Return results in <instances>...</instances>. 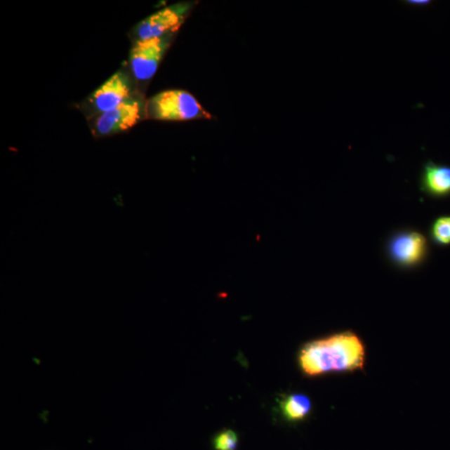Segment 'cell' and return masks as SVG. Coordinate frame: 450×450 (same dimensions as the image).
I'll use <instances>...</instances> for the list:
<instances>
[{
    "label": "cell",
    "mask_w": 450,
    "mask_h": 450,
    "mask_svg": "<svg viewBox=\"0 0 450 450\" xmlns=\"http://www.w3.org/2000/svg\"><path fill=\"white\" fill-rule=\"evenodd\" d=\"M364 360L363 342L351 331L310 342L300 354L302 371L309 376L359 371L364 368Z\"/></svg>",
    "instance_id": "6da1fadb"
},
{
    "label": "cell",
    "mask_w": 450,
    "mask_h": 450,
    "mask_svg": "<svg viewBox=\"0 0 450 450\" xmlns=\"http://www.w3.org/2000/svg\"><path fill=\"white\" fill-rule=\"evenodd\" d=\"M148 110L151 118L166 121L212 118L194 95L181 90L158 93L149 101Z\"/></svg>",
    "instance_id": "7a4b0ae2"
},
{
    "label": "cell",
    "mask_w": 450,
    "mask_h": 450,
    "mask_svg": "<svg viewBox=\"0 0 450 450\" xmlns=\"http://www.w3.org/2000/svg\"><path fill=\"white\" fill-rule=\"evenodd\" d=\"M385 253L392 265L411 270L424 264L430 253V244L421 231L403 229L394 232L385 245Z\"/></svg>",
    "instance_id": "3957f363"
},
{
    "label": "cell",
    "mask_w": 450,
    "mask_h": 450,
    "mask_svg": "<svg viewBox=\"0 0 450 450\" xmlns=\"http://www.w3.org/2000/svg\"><path fill=\"white\" fill-rule=\"evenodd\" d=\"M167 37L139 39L133 44L131 52V70L140 81H148L157 72L171 44Z\"/></svg>",
    "instance_id": "277c9868"
},
{
    "label": "cell",
    "mask_w": 450,
    "mask_h": 450,
    "mask_svg": "<svg viewBox=\"0 0 450 450\" xmlns=\"http://www.w3.org/2000/svg\"><path fill=\"white\" fill-rule=\"evenodd\" d=\"M190 6V4H179L154 13L138 26V37L140 39L171 37L184 24Z\"/></svg>",
    "instance_id": "5b68a950"
},
{
    "label": "cell",
    "mask_w": 450,
    "mask_h": 450,
    "mask_svg": "<svg viewBox=\"0 0 450 450\" xmlns=\"http://www.w3.org/2000/svg\"><path fill=\"white\" fill-rule=\"evenodd\" d=\"M140 119V102L128 100L116 108L100 114L95 121V131L100 136L114 135L135 126Z\"/></svg>",
    "instance_id": "8992f818"
},
{
    "label": "cell",
    "mask_w": 450,
    "mask_h": 450,
    "mask_svg": "<svg viewBox=\"0 0 450 450\" xmlns=\"http://www.w3.org/2000/svg\"><path fill=\"white\" fill-rule=\"evenodd\" d=\"M131 86L121 72L112 75L93 93L92 103L98 112L103 114L129 100Z\"/></svg>",
    "instance_id": "52a82bcc"
},
{
    "label": "cell",
    "mask_w": 450,
    "mask_h": 450,
    "mask_svg": "<svg viewBox=\"0 0 450 450\" xmlns=\"http://www.w3.org/2000/svg\"><path fill=\"white\" fill-rule=\"evenodd\" d=\"M420 190L428 197L443 199L450 197V166L432 160L423 164Z\"/></svg>",
    "instance_id": "ba28073f"
},
{
    "label": "cell",
    "mask_w": 450,
    "mask_h": 450,
    "mask_svg": "<svg viewBox=\"0 0 450 450\" xmlns=\"http://www.w3.org/2000/svg\"><path fill=\"white\" fill-rule=\"evenodd\" d=\"M311 401L305 395L295 394L288 396L282 402L285 418L289 421H300L311 411Z\"/></svg>",
    "instance_id": "9c48e42d"
},
{
    "label": "cell",
    "mask_w": 450,
    "mask_h": 450,
    "mask_svg": "<svg viewBox=\"0 0 450 450\" xmlns=\"http://www.w3.org/2000/svg\"><path fill=\"white\" fill-rule=\"evenodd\" d=\"M429 237L436 246H450V215L440 216L431 223Z\"/></svg>",
    "instance_id": "30bf717a"
},
{
    "label": "cell",
    "mask_w": 450,
    "mask_h": 450,
    "mask_svg": "<svg viewBox=\"0 0 450 450\" xmlns=\"http://www.w3.org/2000/svg\"><path fill=\"white\" fill-rule=\"evenodd\" d=\"M216 450H235L238 446V436L232 430L223 431L213 439Z\"/></svg>",
    "instance_id": "8fae6325"
},
{
    "label": "cell",
    "mask_w": 450,
    "mask_h": 450,
    "mask_svg": "<svg viewBox=\"0 0 450 450\" xmlns=\"http://www.w3.org/2000/svg\"><path fill=\"white\" fill-rule=\"evenodd\" d=\"M402 3L412 7H426L430 6L432 1H430V0H407V1H403Z\"/></svg>",
    "instance_id": "7c38bea8"
}]
</instances>
